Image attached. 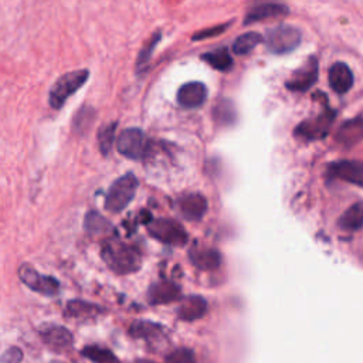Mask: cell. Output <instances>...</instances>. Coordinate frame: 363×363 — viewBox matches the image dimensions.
Wrapping results in <instances>:
<instances>
[{
  "label": "cell",
  "instance_id": "cell-25",
  "mask_svg": "<svg viewBox=\"0 0 363 363\" xmlns=\"http://www.w3.org/2000/svg\"><path fill=\"white\" fill-rule=\"evenodd\" d=\"M82 354L92 363H119V360L111 350L98 346H86L82 350Z\"/></svg>",
  "mask_w": 363,
  "mask_h": 363
},
{
  "label": "cell",
  "instance_id": "cell-12",
  "mask_svg": "<svg viewBox=\"0 0 363 363\" xmlns=\"http://www.w3.org/2000/svg\"><path fill=\"white\" fill-rule=\"evenodd\" d=\"M207 98V89L203 82L191 81L183 84L177 91V102L180 106L191 109L199 108Z\"/></svg>",
  "mask_w": 363,
  "mask_h": 363
},
{
  "label": "cell",
  "instance_id": "cell-1",
  "mask_svg": "<svg viewBox=\"0 0 363 363\" xmlns=\"http://www.w3.org/2000/svg\"><path fill=\"white\" fill-rule=\"evenodd\" d=\"M102 258L116 274H130L140 267V254L129 244L109 241L102 248Z\"/></svg>",
  "mask_w": 363,
  "mask_h": 363
},
{
  "label": "cell",
  "instance_id": "cell-9",
  "mask_svg": "<svg viewBox=\"0 0 363 363\" xmlns=\"http://www.w3.org/2000/svg\"><path fill=\"white\" fill-rule=\"evenodd\" d=\"M328 174L333 179L354 184L363 189V162L362 160H337L329 164Z\"/></svg>",
  "mask_w": 363,
  "mask_h": 363
},
{
  "label": "cell",
  "instance_id": "cell-20",
  "mask_svg": "<svg viewBox=\"0 0 363 363\" xmlns=\"http://www.w3.org/2000/svg\"><path fill=\"white\" fill-rule=\"evenodd\" d=\"M201 60L217 71H228L233 67V58L230 57V52L225 47L203 54Z\"/></svg>",
  "mask_w": 363,
  "mask_h": 363
},
{
  "label": "cell",
  "instance_id": "cell-14",
  "mask_svg": "<svg viewBox=\"0 0 363 363\" xmlns=\"http://www.w3.org/2000/svg\"><path fill=\"white\" fill-rule=\"evenodd\" d=\"M179 208L184 218L197 221L204 216V213L207 210V200H206V197H203L199 193H191V194H187L183 199H180Z\"/></svg>",
  "mask_w": 363,
  "mask_h": 363
},
{
  "label": "cell",
  "instance_id": "cell-23",
  "mask_svg": "<svg viewBox=\"0 0 363 363\" xmlns=\"http://www.w3.org/2000/svg\"><path fill=\"white\" fill-rule=\"evenodd\" d=\"M130 335L135 337H142V339H153V337H159L162 335V328L156 323L152 322H145V320H138L135 322L130 329H129Z\"/></svg>",
  "mask_w": 363,
  "mask_h": 363
},
{
  "label": "cell",
  "instance_id": "cell-16",
  "mask_svg": "<svg viewBox=\"0 0 363 363\" xmlns=\"http://www.w3.org/2000/svg\"><path fill=\"white\" fill-rule=\"evenodd\" d=\"M337 227L347 233L360 230L363 227V201L349 206L337 218Z\"/></svg>",
  "mask_w": 363,
  "mask_h": 363
},
{
  "label": "cell",
  "instance_id": "cell-2",
  "mask_svg": "<svg viewBox=\"0 0 363 363\" xmlns=\"http://www.w3.org/2000/svg\"><path fill=\"white\" fill-rule=\"evenodd\" d=\"M335 118H336V111L328 105L326 95L322 94V111L316 116L301 122L295 129V135L305 140L322 139L328 135Z\"/></svg>",
  "mask_w": 363,
  "mask_h": 363
},
{
  "label": "cell",
  "instance_id": "cell-30",
  "mask_svg": "<svg viewBox=\"0 0 363 363\" xmlns=\"http://www.w3.org/2000/svg\"><path fill=\"white\" fill-rule=\"evenodd\" d=\"M164 363H196L194 362V353L190 349H177L174 352H172L167 357Z\"/></svg>",
  "mask_w": 363,
  "mask_h": 363
},
{
  "label": "cell",
  "instance_id": "cell-15",
  "mask_svg": "<svg viewBox=\"0 0 363 363\" xmlns=\"http://www.w3.org/2000/svg\"><path fill=\"white\" fill-rule=\"evenodd\" d=\"M286 14H288V7L285 4L265 3L251 9L244 18V24H251L259 20H267V18H277Z\"/></svg>",
  "mask_w": 363,
  "mask_h": 363
},
{
  "label": "cell",
  "instance_id": "cell-27",
  "mask_svg": "<svg viewBox=\"0 0 363 363\" xmlns=\"http://www.w3.org/2000/svg\"><path fill=\"white\" fill-rule=\"evenodd\" d=\"M85 228L89 234H102L111 230V224L101 214L91 211L85 217Z\"/></svg>",
  "mask_w": 363,
  "mask_h": 363
},
{
  "label": "cell",
  "instance_id": "cell-13",
  "mask_svg": "<svg viewBox=\"0 0 363 363\" xmlns=\"http://www.w3.org/2000/svg\"><path fill=\"white\" fill-rule=\"evenodd\" d=\"M328 79H329L330 88L340 95L346 94L353 86V82H354L352 69L347 67V64L340 61L330 65L328 72Z\"/></svg>",
  "mask_w": 363,
  "mask_h": 363
},
{
  "label": "cell",
  "instance_id": "cell-22",
  "mask_svg": "<svg viewBox=\"0 0 363 363\" xmlns=\"http://www.w3.org/2000/svg\"><path fill=\"white\" fill-rule=\"evenodd\" d=\"M261 41H262L261 34H258V33H245L234 41L233 51L238 55H245V54L251 52Z\"/></svg>",
  "mask_w": 363,
  "mask_h": 363
},
{
  "label": "cell",
  "instance_id": "cell-10",
  "mask_svg": "<svg viewBox=\"0 0 363 363\" xmlns=\"http://www.w3.org/2000/svg\"><path fill=\"white\" fill-rule=\"evenodd\" d=\"M18 275L21 282L35 292H40L43 295H54L58 292V282L52 277L40 275L30 265H21L18 269Z\"/></svg>",
  "mask_w": 363,
  "mask_h": 363
},
{
  "label": "cell",
  "instance_id": "cell-29",
  "mask_svg": "<svg viewBox=\"0 0 363 363\" xmlns=\"http://www.w3.org/2000/svg\"><path fill=\"white\" fill-rule=\"evenodd\" d=\"M159 40H160V33H155V34L150 37L149 43H146V45L140 50L139 57H138V61H136V68H138L139 71H142V69L146 68V65H147V62H149V60H150L152 51L155 50V47H156V44H157Z\"/></svg>",
  "mask_w": 363,
  "mask_h": 363
},
{
  "label": "cell",
  "instance_id": "cell-7",
  "mask_svg": "<svg viewBox=\"0 0 363 363\" xmlns=\"http://www.w3.org/2000/svg\"><path fill=\"white\" fill-rule=\"evenodd\" d=\"M147 136L138 128L125 129L116 142L118 152L129 159H142L147 153Z\"/></svg>",
  "mask_w": 363,
  "mask_h": 363
},
{
  "label": "cell",
  "instance_id": "cell-26",
  "mask_svg": "<svg viewBox=\"0 0 363 363\" xmlns=\"http://www.w3.org/2000/svg\"><path fill=\"white\" fill-rule=\"evenodd\" d=\"M65 312L68 316H74V318H89V316H94L95 313H99L101 309L84 301H72L67 305Z\"/></svg>",
  "mask_w": 363,
  "mask_h": 363
},
{
  "label": "cell",
  "instance_id": "cell-18",
  "mask_svg": "<svg viewBox=\"0 0 363 363\" xmlns=\"http://www.w3.org/2000/svg\"><path fill=\"white\" fill-rule=\"evenodd\" d=\"M207 311V302L201 296H187L182 301L177 313L183 320H196Z\"/></svg>",
  "mask_w": 363,
  "mask_h": 363
},
{
  "label": "cell",
  "instance_id": "cell-19",
  "mask_svg": "<svg viewBox=\"0 0 363 363\" xmlns=\"http://www.w3.org/2000/svg\"><path fill=\"white\" fill-rule=\"evenodd\" d=\"M43 339L48 346H51L54 349H64L72 343L71 332L62 326L47 328L43 332Z\"/></svg>",
  "mask_w": 363,
  "mask_h": 363
},
{
  "label": "cell",
  "instance_id": "cell-3",
  "mask_svg": "<svg viewBox=\"0 0 363 363\" xmlns=\"http://www.w3.org/2000/svg\"><path fill=\"white\" fill-rule=\"evenodd\" d=\"M89 71L88 69H75L61 75L50 89L48 102L51 108L60 109L65 101L74 95L88 79Z\"/></svg>",
  "mask_w": 363,
  "mask_h": 363
},
{
  "label": "cell",
  "instance_id": "cell-4",
  "mask_svg": "<svg viewBox=\"0 0 363 363\" xmlns=\"http://www.w3.org/2000/svg\"><path fill=\"white\" fill-rule=\"evenodd\" d=\"M136 189L138 179L132 173L116 179L106 194L105 208L111 213H121L132 201Z\"/></svg>",
  "mask_w": 363,
  "mask_h": 363
},
{
  "label": "cell",
  "instance_id": "cell-11",
  "mask_svg": "<svg viewBox=\"0 0 363 363\" xmlns=\"http://www.w3.org/2000/svg\"><path fill=\"white\" fill-rule=\"evenodd\" d=\"M335 140L346 149H350L354 145L360 143L363 140V115L354 116L343 122L336 130Z\"/></svg>",
  "mask_w": 363,
  "mask_h": 363
},
{
  "label": "cell",
  "instance_id": "cell-28",
  "mask_svg": "<svg viewBox=\"0 0 363 363\" xmlns=\"http://www.w3.org/2000/svg\"><path fill=\"white\" fill-rule=\"evenodd\" d=\"M115 129H116V123H108L104 128H101V130L98 132V142H99V147L102 153H108L112 147L113 139H115Z\"/></svg>",
  "mask_w": 363,
  "mask_h": 363
},
{
  "label": "cell",
  "instance_id": "cell-21",
  "mask_svg": "<svg viewBox=\"0 0 363 363\" xmlns=\"http://www.w3.org/2000/svg\"><path fill=\"white\" fill-rule=\"evenodd\" d=\"M191 261L196 267L201 269H214L220 265V254L211 248H203L191 251Z\"/></svg>",
  "mask_w": 363,
  "mask_h": 363
},
{
  "label": "cell",
  "instance_id": "cell-8",
  "mask_svg": "<svg viewBox=\"0 0 363 363\" xmlns=\"http://www.w3.org/2000/svg\"><path fill=\"white\" fill-rule=\"evenodd\" d=\"M318 75L319 61L315 55H311L298 69L291 74V77L285 82V86L294 92H305L315 85Z\"/></svg>",
  "mask_w": 363,
  "mask_h": 363
},
{
  "label": "cell",
  "instance_id": "cell-5",
  "mask_svg": "<svg viewBox=\"0 0 363 363\" xmlns=\"http://www.w3.org/2000/svg\"><path fill=\"white\" fill-rule=\"evenodd\" d=\"M302 40L301 31L292 26H278L265 35L267 48L274 54H286L295 50Z\"/></svg>",
  "mask_w": 363,
  "mask_h": 363
},
{
  "label": "cell",
  "instance_id": "cell-17",
  "mask_svg": "<svg viewBox=\"0 0 363 363\" xmlns=\"http://www.w3.org/2000/svg\"><path fill=\"white\" fill-rule=\"evenodd\" d=\"M179 295H180V289L174 282L162 281V282H157L150 286L147 298H149L150 303L156 305V303L172 302V301L177 299Z\"/></svg>",
  "mask_w": 363,
  "mask_h": 363
},
{
  "label": "cell",
  "instance_id": "cell-31",
  "mask_svg": "<svg viewBox=\"0 0 363 363\" xmlns=\"http://www.w3.org/2000/svg\"><path fill=\"white\" fill-rule=\"evenodd\" d=\"M23 357V353L18 347L7 349L1 356V363H18Z\"/></svg>",
  "mask_w": 363,
  "mask_h": 363
},
{
  "label": "cell",
  "instance_id": "cell-24",
  "mask_svg": "<svg viewBox=\"0 0 363 363\" xmlns=\"http://www.w3.org/2000/svg\"><path fill=\"white\" fill-rule=\"evenodd\" d=\"M213 113L214 119L223 125H228L235 121V108L228 99H220L218 104L214 106Z\"/></svg>",
  "mask_w": 363,
  "mask_h": 363
},
{
  "label": "cell",
  "instance_id": "cell-32",
  "mask_svg": "<svg viewBox=\"0 0 363 363\" xmlns=\"http://www.w3.org/2000/svg\"><path fill=\"white\" fill-rule=\"evenodd\" d=\"M225 28H227V26L223 24V26H218V27H213V28H210V30H203V31L197 33L193 38H194V40H201V38H206V37L218 35V34H220L221 31H224Z\"/></svg>",
  "mask_w": 363,
  "mask_h": 363
},
{
  "label": "cell",
  "instance_id": "cell-6",
  "mask_svg": "<svg viewBox=\"0 0 363 363\" xmlns=\"http://www.w3.org/2000/svg\"><path fill=\"white\" fill-rule=\"evenodd\" d=\"M147 230L153 238L164 244L183 245L187 241V233L184 227L176 220H169V218L153 220L149 223Z\"/></svg>",
  "mask_w": 363,
  "mask_h": 363
},
{
  "label": "cell",
  "instance_id": "cell-33",
  "mask_svg": "<svg viewBox=\"0 0 363 363\" xmlns=\"http://www.w3.org/2000/svg\"><path fill=\"white\" fill-rule=\"evenodd\" d=\"M135 363H153V362H150V360H136Z\"/></svg>",
  "mask_w": 363,
  "mask_h": 363
}]
</instances>
